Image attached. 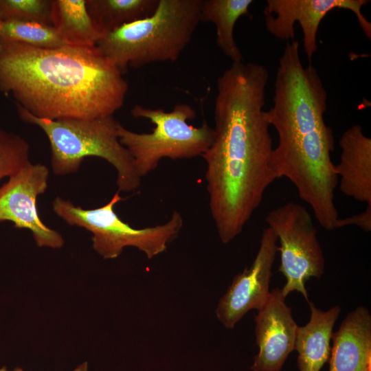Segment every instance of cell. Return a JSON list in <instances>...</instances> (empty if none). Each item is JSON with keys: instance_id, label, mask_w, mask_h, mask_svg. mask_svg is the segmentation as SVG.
Listing matches in <instances>:
<instances>
[{"instance_id": "obj_1", "label": "cell", "mask_w": 371, "mask_h": 371, "mask_svg": "<svg viewBox=\"0 0 371 371\" xmlns=\"http://www.w3.org/2000/svg\"><path fill=\"white\" fill-rule=\"evenodd\" d=\"M267 69L232 63L217 78L214 137L203 155L209 207L221 241L238 236L277 179L269 124L263 110Z\"/></svg>"}, {"instance_id": "obj_2", "label": "cell", "mask_w": 371, "mask_h": 371, "mask_svg": "<svg viewBox=\"0 0 371 371\" xmlns=\"http://www.w3.org/2000/svg\"><path fill=\"white\" fill-rule=\"evenodd\" d=\"M326 107L327 93L317 69L302 65L299 42L289 41L279 58L273 104L266 111L278 137L271 168L276 179L293 184L318 223L331 231L339 218L334 201L338 177L331 159L333 133L324 120Z\"/></svg>"}, {"instance_id": "obj_3", "label": "cell", "mask_w": 371, "mask_h": 371, "mask_svg": "<svg viewBox=\"0 0 371 371\" xmlns=\"http://www.w3.org/2000/svg\"><path fill=\"white\" fill-rule=\"evenodd\" d=\"M127 90L122 72L96 46L46 49L0 41V91L37 117L111 116Z\"/></svg>"}, {"instance_id": "obj_4", "label": "cell", "mask_w": 371, "mask_h": 371, "mask_svg": "<svg viewBox=\"0 0 371 371\" xmlns=\"http://www.w3.org/2000/svg\"><path fill=\"white\" fill-rule=\"evenodd\" d=\"M202 0H159L150 16L106 33L100 53L124 75L157 62H174L191 41L201 22Z\"/></svg>"}, {"instance_id": "obj_5", "label": "cell", "mask_w": 371, "mask_h": 371, "mask_svg": "<svg viewBox=\"0 0 371 371\" xmlns=\"http://www.w3.org/2000/svg\"><path fill=\"white\" fill-rule=\"evenodd\" d=\"M16 104L20 119L41 128L51 148V165L56 175L76 172L85 158L97 157L111 164L117 171L118 191L139 188L142 178L133 159L120 142V123L113 115L95 119L50 120L39 118Z\"/></svg>"}, {"instance_id": "obj_6", "label": "cell", "mask_w": 371, "mask_h": 371, "mask_svg": "<svg viewBox=\"0 0 371 371\" xmlns=\"http://www.w3.org/2000/svg\"><path fill=\"white\" fill-rule=\"evenodd\" d=\"M131 113L134 117L147 119L155 126L147 133L132 131L121 124L119 126L120 142L132 157L141 178L155 170L164 158L203 156L212 144L214 128L205 123L199 127L188 123L196 117V111L188 104H177L171 111L136 104Z\"/></svg>"}, {"instance_id": "obj_7", "label": "cell", "mask_w": 371, "mask_h": 371, "mask_svg": "<svg viewBox=\"0 0 371 371\" xmlns=\"http://www.w3.org/2000/svg\"><path fill=\"white\" fill-rule=\"evenodd\" d=\"M117 190L105 205L91 210L76 206L57 196L52 203L54 212L67 224L77 225L92 233L93 249L104 258L118 257L124 247H133L151 259L165 251L168 243L180 232L183 219L174 211L165 223L137 229L124 222L114 210L122 201Z\"/></svg>"}, {"instance_id": "obj_8", "label": "cell", "mask_w": 371, "mask_h": 371, "mask_svg": "<svg viewBox=\"0 0 371 371\" xmlns=\"http://www.w3.org/2000/svg\"><path fill=\"white\" fill-rule=\"evenodd\" d=\"M265 221L280 242L278 271L286 279L283 295L297 291L309 301L305 284L312 277L320 278L325 267L311 214L300 203L288 202L268 212Z\"/></svg>"}, {"instance_id": "obj_9", "label": "cell", "mask_w": 371, "mask_h": 371, "mask_svg": "<svg viewBox=\"0 0 371 371\" xmlns=\"http://www.w3.org/2000/svg\"><path fill=\"white\" fill-rule=\"evenodd\" d=\"M368 0H267L264 9L267 31L277 38L294 39V24L302 30L303 47L309 64L317 51V36L322 20L335 9L351 11L366 37L371 38V23L361 9Z\"/></svg>"}, {"instance_id": "obj_10", "label": "cell", "mask_w": 371, "mask_h": 371, "mask_svg": "<svg viewBox=\"0 0 371 371\" xmlns=\"http://www.w3.org/2000/svg\"><path fill=\"white\" fill-rule=\"evenodd\" d=\"M48 168L29 162L0 186V223L10 221L19 229L32 232L39 247H61L64 240L40 218L36 199L47 188Z\"/></svg>"}, {"instance_id": "obj_11", "label": "cell", "mask_w": 371, "mask_h": 371, "mask_svg": "<svg viewBox=\"0 0 371 371\" xmlns=\"http://www.w3.org/2000/svg\"><path fill=\"white\" fill-rule=\"evenodd\" d=\"M277 237L269 227L262 229L260 247L251 265L236 275L220 299L216 315L228 329L250 310H260L267 302L272 266L278 252Z\"/></svg>"}, {"instance_id": "obj_12", "label": "cell", "mask_w": 371, "mask_h": 371, "mask_svg": "<svg viewBox=\"0 0 371 371\" xmlns=\"http://www.w3.org/2000/svg\"><path fill=\"white\" fill-rule=\"evenodd\" d=\"M285 298L282 289H273L255 315L256 342L259 350L254 357L252 371H281L287 357L295 350L298 326Z\"/></svg>"}, {"instance_id": "obj_13", "label": "cell", "mask_w": 371, "mask_h": 371, "mask_svg": "<svg viewBox=\"0 0 371 371\" xmlns=\"http://www.w3.org/2000/svg\"><path fill=\"white\" fill-rule=\"evenodd\" d=\"M339 144L341 151L335 169L340 191L371 206V139L361 125L354 124L343 133Z\"/></svg>"}, {"instance_id": "obj_14", "label": "cell", "mask_w": 371, "mask_h": 371, "mask_svg": "<svg viewBox=\"0 0 371 371\" xmlns=\"http://www.w3.org/2000/svg\"><path fill=\"white\" fill-rule=\"evenodd\" d=\"M331 340L328 371H371V315L366 307L350 312Z\"/></svg>"}, {"instance_id": "obj_15", "label": "cell", "mask_w": 371, "mask_h": 371, "mask_svg": "<svg viewBox=\"0 0 371 371\" xmlns=\"http://www.w3.org/2000/svg\"><path fill=\"white\" fill-rule=\"evenodd\" d=\"M307 302L311 317L305 326L297 328L295 344V350L298 352L297 363L300 371H320L330 357L333 329L341 308L335 306L323 311L313 302Z\"/></svg>"}, {"instance_id": "obj_16", "label": "cell", "mask_w": 371, "mask_h": 371, "mask_svg": "<svg viewBox=\"0 0 371 371\" xmlns=\"http://www.w3.org/2000/svg\"><path fill=\"white\" fill-rule=\"evenodd\" d=\"M52 24L71 45L96 46L104 36L89 14L86 0H52Z\"/></svg>"}, {"instance_id": "obj_17", "label": "cell", "mask_w": 371, "mask_h": 371, "mask_svg": "<svg viewBox=\"0 0 371 371\" xmlns=\"http://www.w3.org/2000/svg\"><path fill=\"white\" fill-rule=\"evenodd\" d=\"M251 0H202L201 21L212 22L216 30V43L232 63L243 61L234 36L238 19L249 14Z\"/></svg>"}, {"instance_id": "obj_18", "label": "cell", "mask_w": 371, "mask_h": 371, "mask_svg": "<svg viewBox=\"0 0 371 371\" xmlns=\"http://www.w3.org/2000/svg\"><path fill=\"white\" fill-rule=\"evenodd\" d=\"M159 0H86L91 19L104 35L122 25L146 18Z\"/></svg>"}, {"instance_id": "obj_19", "label": "cell", "mask_w": 371, "mask_h": 371, "mask_svg": "<svg viewBox=\"0 0 371 371\" xmlns=\"http://www.w3.org/2000/svg\"><path fill=\"white\" fill-rule=\"evenodd\" d=\"M0 41L16 42L46 49L69 45L53 25L19 19L2 21Z\"/></svg>"}, {"instance_id": "obj_20", "label": "cell", "mask_w": 371, "mask_h": 371, "mask_svg": "<svg viewBox=\"0 0 371 371\" xmlns=\"http://www.w3.org/2000/svg\"><path fill=\"white\" fill-rule=\"evenodd\" d=\"M30 146L19 135L0 129V181L10 177L29 160Z\"/></svg>"}, {"instance_id": "obj_21", "label": "cell", "mask_w": 371, "mask_h": 371, "mask_svg": "<svg viewBox=\"0 0 371 371\" xmlns=\"http://www.w3.org/2000/svg\"><path fill=\"white\" fill-rule=\"evenodd\" d=\"M49 0H0V16L3 20L32 21L52 25Z\"/></svg>"}, {"instance_id": "obj_22", "label": "cell", "mask_w": 371, "mask_h": 371, "mask_svg": "<svg viewBox=\"0 0 371 371\" xmlns=\"http://www.w3.org/2000/svg\"><path fill=\"white\" fill-rule=\"evenodd\" d=\"M349 225L357 226L363 231L370 232L371 231V206H366V208L361 213L342 218H339L335 223V229Z\"/></svg>"}, {"instance_id": "obj_23", "label": "cell", "mask_w": 371, "mask_h": 371, "mask_svg": "<svg viewBox=\"0 0 371 371\" xmlns=\"http://www.w3.org/2000/svg\"><path fill=\"white\" fill-rule=\"evenodd\" d=\"M87 363L84 362L78 366L74 371H87ZM0 371H8V370L5 367H3L0 368ZM14 371H23V370L21 368H16Z\"/></svg>"}, {"instance_id": "obj_24", "label": "cell", "mask_w": 371, "mask_h": 371, "mask_svg": "<svg viewBox=\"0 0 371 371\" xmlns=\"http://www.w3.org/2000/svg\"><path fill=\"white\" fill-rule=\"evenodd\" d=\"M1 23H2V19H1V18L0 16V27H1Z\"/></svg>"}]
</instances>
